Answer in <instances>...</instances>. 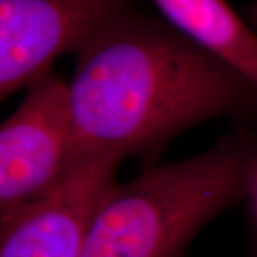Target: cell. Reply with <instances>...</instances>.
Wrapping results in <instances>:
<instances>
[{"instance_id": "6da1fadb", "label": "cell", "mask_w": 257, "mask_h": 257, "mask_svg": "<svg viewBox=\"0 0 257 257\" xmlns=\"http://www.w3.org/2000/svg\"><path fill=\"white\" fill-rule=\"evenodd\" d=\"M80 157L156 156L220 117H257V87L162 18L135 8L76 53L69 80Z\"/></svg>"}, {"instance_id": "7a4b0ae2", "label": "cell", "mask_w": 257, "mask_h": 257, "mask_svg": "<svg viewBox=\"0 0 257 257\" xmlns=\"http://www.w3.org/2000/svg\"><path fill=\"white\" fill-rule=\"evenodd\" d=\"M256 143L250 132L229 135L196 156L116 182L80 257H183L209 221L243 199Z\"/></svg>"}, {"instance_id": "3957f363", "label": "cell", "mask_w": 257, "mask_h": 257, "mask_svg": "<svg viewBox=\"0 0 257 257\" xmlns=\"http://www.w3.org/2000/svg\"><path fill=\"white\" fill-rule=\"evenodd\" d=\"M79 156L69 80L50 72L26 94L0 127V220L52 192Z\"/></svg>"}, {"instance_id": "277c9868", "label": "cell", "mask_w": 257, "mask_h": 257, "mask_svg": "<svg viewBox=\"0 0 257 257\" xmlns=\"http://www.w3.org/2000/svg\"><path fill=\"white\" fill-rule=\"evenodd\" d=\"M135 0H0V97L45 77Z\"/></svg>"}, {"instance_id": "5b68a950", "label": "cell", "mask_w": 257, "mask_h": 257, "mask_svg": "<svg viewBox=\"0 0 257 257\" xmlns=\"http://www.w3.org/2000/svg\"><path fill=\"white\" fill-rule=\"evenodd\" d=\"M121 160L80 159L52 192L0 220V257H80Z\"/></svg>"}, {"instance_id": "8992f818", "label": "cell", "mask_w": 257, "mask_h": 257, "mask_svg": "<svg viewBox=\"0 0 257 257\" xmlns=\"http://www.w3.org/2000/svg\"><path fill=\"white\" fill-rule=\"evenodd\" d=\"M184 36L229 63L257 87V33L227 0H152Z\"/></svg>"}, {"instance_id": "52a82bcc", "label": "cell", "mask_w": 257, "mask_h": 257, "mask_svg": "<svg viewBox=\"0 0 257 257\" xmlns=\"http://www.w3.org/2000/svg\"><path fill=\"white\" fill-rule=\"evenodd\" d=\"M243 199L247 203L250 219H251L253 229L256 231L257 236V143L253 157H251V162H250V166H248L247 179H246Z\"/></svg>"}, {"instance_id": "ba28073f", "label": "cell", "mask_w": 257, "mask_h": 257, "mask_svg": "<svg viewBox=\"0 0 257 257\" xmlns=\"http://www.w3.org/2000/svg\"><path fill=\"white\" fill-rule=\"evenodd\" d=\"M243 16L257 33V0H250V3L243 10Z\"/></svg>"}]
</instances>
